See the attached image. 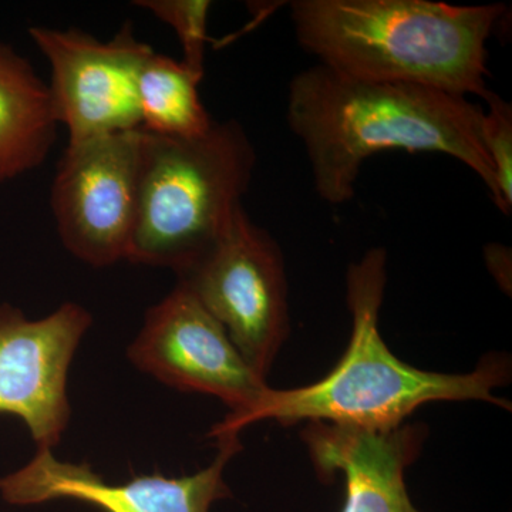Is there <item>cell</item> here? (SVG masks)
Listing matches in <instances>:
<instances>
[{
	"label": "cell",
	"instance_id": "1",
	"mask_svg": "<svg viewBox=\"0 0 512 512\" xmlns=\"http://www.w3.org/2000/svg\"><path fill=\"white\" fill-rule=\"evenodd\" d=\"M483 107L468 97L414 86L370 82L315 64L289 84L286 120L305 147L322 201L355 197L367 158L387 150L456 158L483 181L504 210L497 178L480 138Z\"/></svg>",
	"mask_w": 512,
	"mask_h": 512
},
{
	"label": "cell",
	"instance_id": "2",
	"mask_svg": "<svg viewBox=\"0 0 512 512\" xmlns=\"http://www.w3.org/2000/svg\"><path fill=\"white\" fill-rule=\"evenodd\" d=\"M386 285V249H369L346 272L352 333L336 366L308 386L268 387L247 413L215 424L211 439L239 436L262 420L284 427L318 421L360 430H392L424 404L434 402H484L511 410L508 400L495 396V390L511 380L507 353H488L467 373L431 372L394 355L379 329Z\"/></svg>",
	"mask_w": 512,
	"mask_h": 512
},
{
	"label": "cell",
	"instance_id": "3",
	"mask_svg": "<svg viewBox=\"0 0 512 512\" xmlns=\"http://www.w3.org/2000/svg\"><path fill=\"white\" fill-rule=\"evenodd\" d=\"M505 10L430 0H296L291 20L299 45L336 72L483 99L490 92L487 42Z\"/></svg>",
	"mask_w": 512,
	"mask_h": 512
},
{
	"label": "cell",
	"instance_id": "4",
	"mask_svg": "<svg viewBox=\"0 0 512 512\" xmlns=\"http://www.w3.org/2000/svg\"><path fill=\"white\" fill-rule=\"evenodd\" d=\"M255 165L254 144L237 120L214 121L194 138L143 130L136 222L126 261L177 275L190 268L244 207Z\"/></svg>",
	"mask_w": 512,
	"mask_h": 512
},
{
	"label": "cell",
	"instance_id": "5",
	"mask_svg": "<svg viewBox=\"0 0 512 512\" xmlns=\"http://www.w3.org/2000/svg\"><path fill=\"white\" fill-rule=\"evenodd\" d=\"M177 276L268 380L291 333L285 259L275 238L242 207L214 247Z\"/></svg>",
	"mask_w": 512,
	"mask_h": 512
},
{
	"label": "cell",
	"instance_id": "6",
	"mask_svg": "<svg viewBox=\"0 0 512 512\" xmlns=\"http://www.w3.org/2000/svg\"><path fill=\"white\" fill-rule=\"evenodd\" d=\"M143 130L67 144L52 185L64 248L104 268L127 259L136 222Z\"/></svg>",
	"mask_w": 512,
	"mask_h": 512
},
{
	"label": "cell",
	"instance_id": "7",
	"mask_svg": "<svg viewBox=\"0 0 512 512\" xmlns=\"http://www.w3.org/2000/svg\"><path fill=\"white\" fill-rule=\"evenodd\" d=\"M29 35L52 67L50 92L69 144L141 128L138 76L154 50L131 23L109 42L74 28L35 26Z\"/></svg>",
	"mask_w": 512,
	"mask_h": 512
},
{
	"label": "cell",
	"instance_id": "8",
	"mask_svg": "<svg viewBox=\"0 0 512 512\" xmlns=\"http://www.w3.org/2000/svg\"><path fill=\"white\" fill-rule=\"evenodd\" d=\"M127 356L138 370L173 389L217 397L227 404V417L247 413L269 387L220 323L178 284L148 309Z\"/></svg>",
	"mask_w": 512,
	"mask_h": 512
},
{
	"label": "cell",
	"instance_id": "9",
	"mask_svg": "<svg viewBox=\"0 0 512 512\" xmlns=\"http://www.w3.org/2000/svg\"><path fill=\"white\" fill-rule=\"evenodd\" d=\"M92 323L73 302L40 320L0 305V413L19 417L39 448L52 450L69 426L67 375Z\"/></svg>",
	"mask_w": 512,
	"mask_h": 512
},
{
	"label": "cell",
	"instance_id": "10",
	"mask_svg": "<svg viewBox=\"0 0 512 512\" xmlns=\"http://www.w3.org/2000/svg\"><path fill=\"white\" fill-rule=\"evenodd\" d=\"M210 466L191 476H136L110 484L90 464L59 461L49 448L16 473L0 480V493L10 504L32 505L55 500L90 504L103 512H210L212 504L231 497L225 467L242 450L239 436H221Z\"/></svg>",
	"mask_w": 512,
	"mask_h": 512
},
{
	"label": "cell",
	"instance_id": "11",
	"mask_svg": "<svg viewBox=\"0 0 512 512\" xmlns=\"http://www.w3.org/2000/svg\"><path fill=\"white\" fill-rule=\"evenodd\" d=\"M426 437V426L406 423L369 431L312 421L301 431L320 480L342 474V512H420L407 490L406 471L419 458Z\"/></svg>",
	"mask_w": 512,
	"mask_h": 512
},
{
	"label": "cell",
	"instance_id": "12",
	"mask_svg": "<svg viewBox=\"0 0 512 512\" xmlns=\"http://www.w3.org/2000/svg\"><path fill=\"white\" fill-rule=\"evenodd\" d=\"M59 124L49 84L29 60L0 43V184L45 163Z\"/></svg>",
	"mask_w": 512,
	"mask_h": 512
},
{
	"label": "cell",
	"instance_id": "13",
	"mask_svg": "<svg viewBox=\"0 0 512 512\" xmlns=\"http://www.w3.org/2000/svg\"><path fill=\"white\" fill-rule=\"evenodd\" d=\"M204 73L154 52L138 76L137 97L141 128L170 138H194L210 130L215 120L202 104Z\"/></svg>",
	"mask_w": 512,
	"mask_h": 512
},
{
	"label": "cell",
	"instance_id": "14",
	"mask_svg": "<svg viewBox=\"0 0 512 512\" xmlns=\"http://www.w3.org/2000/svg\"><path fill=\"white\" fill-rule=\"evenodd\" d=\"M138 8L146 9L174 29L183 47L181 62L198 73H204L205 45L208 35L207 0H140Z\"/></svg>",
	"mask_w": 512,
	"mask_h": 512
},
{
	"label": "cell",
	"instance_id": "15",
	"mask_svg": "<svg viewBox=\"0 0 512 512\" xmlns=\"http://www.w3.org/2000/svg\"><path fill=\"white\" fill-rule=\"evenodd\" d=\"M487 110L480 121V138L490 158L503 200L505 215L512 211V106L497 93L483 97Z\"/></svg>",
	"mask_w": 512,
	"mask_h": 512
},
{
	"label": "cell",
	"instance_id": "16",
	"mask_svg": "<svg viewBox=\"0 0 512 512\" xmlns=\"http://www.w3.org/2000/svg\"><path fill=\"white\" fill-rule=\"evenodd\" d=\"M484 259L501 289L511 293V249L501 244L485 245Z\"/></svg>",
	"mask_w": 512,
	"mask_h": 512
}]
</instances>
